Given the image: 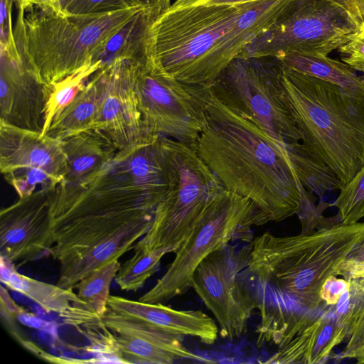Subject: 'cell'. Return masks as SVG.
Here are the masks:
<instances>
[{"mask_svg": "<svg viewBox=\"0 0 364 364\" xmlns=\"http://www.w3.org/2000/svg\"><path fill=\"white\" fill-rule=\"evenodd\" d=\"M102 85L103 76L100 68L90 77L84 90L52 122L46 134L63 141L93 129Z\"/></svg>", "mask_w": 364, "mask_h": 364, "instance_id": "obj_20", "label": "cell"}, {"mask_svg": "<svg viewBox=\"0 0 364 364\" xmlns=\"http://www.w3.org/2000/svg\"><path fill=\"white\" fill-rule=\"evenodd\" d=\"M55 188L36 190L0 213V256L13 263L53 255L50 205Z\"/></svg>", "mask_w": 364, "mask_h": 364, "instance_id": "obj_12", "label": "cell"}, {"mask_svg": "<svg viewBox=\"0 0 364 364\" xmlns=\"http://www.w3.org/2000/svg\"><path fill=\"white\" fill-rule=\"evenodd\" d=\"M349 15L359 28L364 24V0H331Z\"/></svg>", "mask_w": 364, "mask_h": 364, "instance_id": "obj_33", "label": "cell"}, {"mask_svg": "<svg viewBox=\"0 0 364 364\" xmlns=\"http://www.w3.org/2000/svg\"><path fill=\"white\" fill-rule=\"evenodd\" d=\"M0 169L41 171L58 186L68 171L63 141L0 121Z\"/></svg>", "mask_w": 364, "mask_h": 364, "instance_id": "obj_15", "label": "cell"}, {"mask_svg": "<svg viewBox=\"0 0 364 364\" xmlns=\"http://www.w3.org/2000/svg\"><path fill=\"white\" fill-rule=\"evenodd\" d=\"M112 333L122 363L172 364L183 360L215 363L188 350L183 336L165 330L145 328L134 333Z\"/></svg>", "mask_w": 364, "mask_h": 364, "instance_id": "obj_18", "label": "cell"}, {"mask_svg": "<svg viewBox=\"0 0 364 364\" xmlns=\"http://www.w3.org/2000/svg\"><path fill=\"white\" fill-rule=\"evenodd\" d=\"M134 88L146 130L194 147L206 125L211 87L190 85L136 60Z\"/></svg>", "mask_w": 364, "mask_h": 364, "instance_id": "obj_9", "label": "cell"}, {"mask_svg": "<svg viewBox=\"0 0 364 364\" xmlns=\"http://www.w3.org/2000/svg\"><path fill=\"white\" fill-rule=\"evenodd\" d=\"M1 282L36 303L48 314L57 315L63 324L75 328L95 322L101 317L81 301L73 289H66L18 273L14 263L0 256Z\"/></svg>", "mask_w": 364, "mask_h": 364, "instance_id": "obj_17", "label": "cell"}, {"mask_svg": "<svg viewBox=\"0 0 364 364\" xmlns=\"http://www.w3.org/2000/svg\"><path fill=\"white\" fill-rule=\"evenodd\" d=\"M0 45V121L41 132L44 120V86L28 68L18 48Z\"/></svg>", "mask_w": 364, "mask_h": 364, "instance_id": "obj_14", "label": "cell"}, {"mask_svg": "<svg viewBox=\"0 0 364 364\" xmlns=\"http://www.w3.org/2000/svg\"><path fill=\"white\" fill-rule=\"evenodd\" d=\"M103 316L192 336L205 345H213L219 336V328L215 321L204 312L176 310L160 303L150 304L109 296Z\"/></svg>", "mask_w": 364, "mask_h": 364, "instance_id": "obj_16", "label": "cell"}, {"mask_svg": "<svg viewBox=\"0 0 364 364\" xmlns=\"http://www.w3.org/2000/svg\"><path fill=\"white\" fill-rule=\"evenodd\" d=\"M132 257L121 265L114 279L122 290L136 291L159 269L161 259L168 252L165 249H134Z\"/></svg>", "mask_w": 364, "mask_h": 364, "instance_id": "obj_26", "label": "cell"}, {"mask_svg": "<svg viewBox=\"0 0 364 364\" xmlns=\"http://www.w3.org/2000/svg\"><path fill=\"white\" fill-rule=\"evenodd\" d=\"M348 291H345L340 296L338 301H337L336 311L340 314H344L348 309L350 302V295Z\"/></svg>", "mask_w": 364, "mask_h": 364, "instance_id": "obj_35", "label": "cell"}, {"mask_svg": "<svg viewBox=\"0 0 364 364\" xmlns=\"http://www.w3.org/2000/svg\"><path fill=\"white\" fill-rule=\"evenodd\" d=\"M338 50L343 63L364 74V24Z\"/></svg>", "mask_w": 364, "mask_h": 364, "instance_id": "obj_29", "label": "cell"}, {"mask_svg": "<svg viewBox=\"0 0 364 364\" xmlns=\"http://www.w3.org/2000/svg\"><path fill=\"white\" fill-rule=\"evenodd\" d=\"M14 2L16 6H23L26 9L33 5L31 0H14Z\"/></svg>", "mask_w": 364, "mask_h": 364, "instance_id": "obj_38", "label": "cell"}, {"mask_svg": "<svg viewBox=\"0 0 364 364\" xmlns=\"http://www.w3.org/2000/svg\"><path fill=\"white\" fill-rule=\"evenodd\" d=\"M287 153L302 186L321 200L328 193L343 188V184L331 168L301 141L289 144Z\"/></svg>", "mask_w": 364, "mask_h": 364, "instance_id": "obj_23", "label": "cell"}, {"mask_svg": "<svg viewBox=\"0 0 364 364\" xmlns=\"http://www.w3.org/2000/svg\"><path fill=\"white\" fill-rule=\"evenodd\" d=\"M68 0H58L56 10L59 11L60 8L63 6Z\"/></svg>", "mask_w": 364, "mask_h": 364, "instance_id": "obj_39", "label": "cell"}, {"mask_svg": "<svg viewBox=\"0 0 364 364\" xmlns=\"http://www.w3.org/2000/svg\"><path fill=\"white\" fill-rule=\"evenodd\" d=\"M32 4L38 6H51L56 10L55 0H31Z\"/></svg>", "mask_w": 364, "mask_h": 364, "instance_id": "obj_37", "label": "cell"}, {"mask_svg": "<svg viewBox=\"0 0 364 364\" xmlns=\"http://www.w3.org/2000/svg\"><path fill=\"white\" fill-rule=\"evenodd\" d=\"M166 9L156 7L140 11L109 40L95 61L100 60L103 67L117 58L144 59V38L148 26Z\"/></svg>", "mask_w": 364, "mask_h": 364, "instance_id": "obj_22", "label": "cell"}, {"mask_svg": "<svg viewBox=\"0 0 364 364\" xmlns=\"http://www.w3.org/2000/svg\"><path fill=\"white\" fill-rule=\"evenodd\" d=\"M14 37L37 81L50 85L95 62L109 40L137 13L119 11L66 15L51 6H18Z\"/></svg>", "mask_w": 364, "mask_h": 364, "instance_id": "obj_4", "label": "cell"}, {"mask_svg": "<svg viewBox=\"0 0 364 364\" xmlns=\"http://www.w3.org/2000/svg\"><path fill=\"white\" fill-rule=\"evenodd\" d=\"M195 1L203 2L207 4H238V3H245L256 0H191Z\"/></svg>", "mask_w": 364, "mask_h": 364, "instance_id": "obj_36", "label": "cell"}, {"mask_svg": "<svg viewBox=\"0 0 364 364\" xmlns=\"http://www.w3.org/2000/svg\"><path fill=\"white\" fill-rule=\"evenodd\" d=\"M332 205L343 223H355L364 217V166L343 186Z\"/></svg>", "mask_w": 364, "mask_h": 364, "instance_id": "obj_27", "label": "cell"}, {"mask_svg": "<svg viewBox=\"0 0 364 364\" xmlns=\"http://www.w3.org/2000/svg\"><path fill=\"white\" fill-rule=\"evenodd\" d=\"M250 250V242L220 248L198 265L192 277L191 288L214 315L223 338L241 337L256 309L244 277Z\"/></svg>", "mask_w": 364, "mask_h": 364, "instance_id": "obj_11", "label": "cell"}, {"mask_svg": "<svg viewBox=\"0 0 364 364\" xmlns=\"http://www.w3.org/2000/svg\"><path fill=\"white\" fill-rule=\"evenodd\" d=\"M121 265L118 259L111 261L84 277L75 287L78 298L100 317L107 310L111 283Z\"/></svg>", "mask_w": 364, "mask_h": 364, "instance_id": "obj_25", "label": "cell"}, {"mask_svg": "<svg viewBox=\"0 0 364 364\" xmlns=\"http://www.w3.org/2000/svg\"><path fill=\"white\" fill-rule=\"evenodd\" d=\"M161 139L168 187L150 228L133 249H165L175 253L223 186L194 148L166 136Z\"/></svg>", "mask_w": 364, "mask_h": 364, "instance_id": "obj_6", "label": "cell"}, {"mask_svg": "<svg viewBox=\"0 0 364 364\" xmlns=\"http://www.w3.org/2000/svg\"><path fill=\"white\" fill-rule=\"evenodd\" d=\"M55 1H56V6H57V1H58V0H55Z\"/></svg>", "mask_w": 364, "mask_h": 364, "instance_id": "obj_40", "label": "cell"}, {"mask_svg": "<svg viewBox=\"0 0 364 364\" xmlns=\"http://www.w3.org/2000/svg\"><path fill=\"white\" fill-rule=\"evenodd\" d=\"M23 307L18 306L11 297L7 290L1 285V315L11 330L15 329V321Z\"/></svg>", "mask_w": 364, "mask_h": 364, "instance_id": "obj_32", "label": "cell"}, {"mask_svg": "<svg viewBox=\"0 0 364 364\" xmlns=\"http://www.w3.org/2000/svg\"><path fill=\"white\" fill-rule=\"evenodd\" d=\"M13 3L14 0H0V43L16 47L11 19Z\"/></svg>", "mask_w": 364, "mask_h": 364, "instance_id": "obj_30", "label": "cell"}, {"mask_svg": "<svg viewBox=\"0 0 364 364\" xmlns=\"http://www.w3.org/2000/svg\"><path fill=\"white\" fill-rule=\"evenodd\" d=\"M282 70L276 58H237L219 75L211 90L223 105L287 147L301 141V134L288 106Z\"/></svg>", "mask_w": 364, "mask_h": 364, "instance_id": "obj_8", "label": "cell"}, {"mask_svg": "<svg viewBox=\"0 0 364 364\" xmlns=\"http://www.w3.org/2000/svg\"><path fill=\"white\" fill-rule=\"evenodd\" d=\"M276 58L296 71L335 84L352 95L364 96V75H357L348 65L328 55L289 53Z\"/></svg>", "mask_w": 364, "mask_h": 364, "instance_id": "obj_21", "label": "cell"}, {"mask_svg": "<svg viewBox=\"0 0 364 364\" xmlns=\"http://www.w3.org/2000/svg\"><path fill=\"white\" fill-rule=\"evenodd\" d=\"M193 148L223 188L251 200L269 221L297 214L302 184L287 147L213 95Z\"/></svg>", "mask_w": 364, "mask_h": 364, "instance_id": "obj_2", "label": "cell"}, {"mask_svg": "<svg viewBox=\"0 0 364 364\" xmlns=\"http://www.w3.org/2000/svg\"><path fill=\"white\" fill-rule=\"evenodd\" d=\"M292 0L207 4L176 0L149 24L144 60L186 84L212 87L223 70L277 21Z\"/></svg>", "mask_w": 364, "mask_h": 364, "instance_id": "obj_1", "label": "cell"}, {"mask_svg": "<svg viewBox=\"0 0 364 364\" xmlns=\"http://www.w3.org/2000/svg\"><path fill=\"white\" fill-rule=\"evenodd\" d=\"M131 7H136L131 0H68L58 11L66 15H87Z\"/></svg>", "mask_w": 364, "mask_h": 364, "instance_id": "obj_28", "label": "cell"}, {"mask_svg": "<svg viewBox=\"0 0 364 364\" xmlns=\"http://www.w3.org/2000/svg\"><path fill=\"white\" fill-rule=\"evenodd\" d=\"M135 61L117 58L100 68L103 85L93 129L118 151L155 135L146 130L138 107L133 80Z\"/></svg>", "mask_w": 364, "mask_h": 364, "instance_id": "obj_13", "label": "cell"}, {"mask_svg": "<svg viewBox=\"0 0 364 364\" xmlns=\"http://www.w3.org/2000/svg\"><path fill=\"white\" fill-rule=\"evenodd\" d=\"M349 287L347 281L331 276L323 284L320 296L326 304H334L345 291H348Z\"/></svg>", "mask_w": 364, "mask_h": 364, "instance_id": "obj_31", "label": "cell"}, {"mask_svg": "<svg viewBox=\"0 0 364 364\" xmlns=\"http://www.w3.org/2000/svg\"><path fill=\"white\" fill-rule=\"evenodd\" d=\"M267 222L254 202L222 188L175 252L165 274L139 301L164 304L186 293L195 269L207 256L235 240L251 242V228Z\"/></svg>", "mask_w": 364, "mask_h": 364, "instance_id": "obj_7", "label": "cell"}, {"mask_svg": "<svg viewBox=\"0 0 364 364\" xmlns=\"http://www.w3.org/2000/svg\"><path fill=\"white\" fill-rule=\"evenodd\" d=\"M131 1L135 6L144 9L167 8L171 4V0H131Z\"/></svg>", "mask_w": 364, "mask_h": 364, "instance_id": "obj_34", "label": "cell"}, {"mask_svg": "<svg viewBox=\"0 0 364 364\" xmlns=\"http://www.w3.org/2000/svg\"><path fill=\"white\" fill-rule=\"evenodd\" d=\"M282 66L285 96L301 142L344 186L364 166V96Z\"/></svg>", "mask_w": 364, "mask_h": 364, "instance_id": "obj_3", "label": "cell"}, {"mask_svg": "<svg viewBox=\"0 0 364 364\" xmlns=\"http://www.w3.org/2000/svg\"><path fill=\"white\" fill-rule=\"evenodd\" d=\"M101 68V62L95 61L50 85H43L45 107L41 135L46 134L52 122L84 90L90 77Z\"/></svg>", "mask_w": 364, "mask_h": 364, "instance_id": "obj_24", "label": "cell"}, {"mask_svg": "<svg viewBox=\"0 0 364 364\" xmlns=\"http://www.w3.org/2000/svg\"><path fill=\"white\" fill-rule=\"evenodd\" d=\"M68 171L60 184L80 183L108 163L118 151L100 132L92 129L63 140Z\"/></svg>", "mask_w": 364, "mask_h": 364, "instance_id": "obj_19", "label": "cell"}, {"mask_svg": "<svg viewBox=\"0 0 364 364\" xmlns=\"http://www.w3.org/2000/svg\"><path fill=\"white\" fill-rule=\"evenodd\" d=\"M168 187L161 136L117 151L95 173L58 185L51 199L52 224L99 215L155 210Z\"/></svg>", "mask_w": 364, "mask_h": 364, "instance_id": "obj_5", "label": "cell"}, {"mask_svg": "<svg viewBox=\"0 0 364 364\" xmlns=\"http://www.w3.org/2000/svg\"><path fill=\"white\" fill-rule=\"evenodd\" d=\"M358 29L346 11L331 0H293L239 58H277L289 53L328 55Z\"/></svg>", "mask_w": 364, "mask_h": 364, "instance_id": "obj_10", "label": "cell"}]
</instances>
